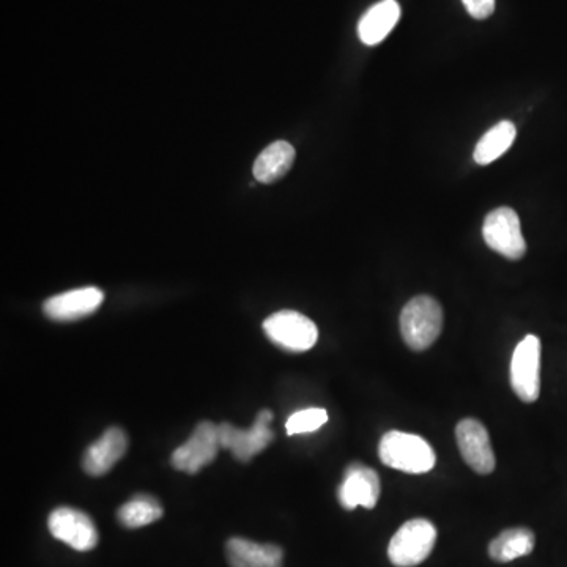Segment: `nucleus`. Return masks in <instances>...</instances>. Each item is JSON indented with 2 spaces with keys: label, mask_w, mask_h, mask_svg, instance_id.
<instances>
[{
  "label": "nucleus",
  "mask_w": 567,
  "mask_h": 567,
  "mask_svg": "<svg viewBox=\"0 0 567 567\" xmlns=\"http://www.w3.org/2000/svg\"><path fill=\"white\" fill-rule=\"evenodd\" d=\"M378 457L386 467L410 475H423L437 462L434 448L423 437L399 430H390L383 435L378 445Z\"/></svg>",
  "instance_id": "f257e3e1"
},
{
  "label": "nucleus",
  "mask_w": 567,
  "mask_h": 567,
  "mask_svg": "<svg viewBox=\"0 0 567 567\" xmlns=\"http://www.w3.org/2000/svg\"><path fill=\"white\" fill-rule=\"evenodd\" d=\"M443 328V309L435 298L419 295L405 304L401 314V333L405 344L423 352L437 341Z\"/></svg>",
  "instance_id": "f03ea898"
},
{
  "label": "nucleus",
  "mask_w": 567,
  "mask_h": 567,
  "mask_svg": "<svg viewBox=\"0 0 567 567\" xmlns=\"http://www.w3.org/2000/svg\"><path fill=\"white\" fill-rule=\"evenodd\" d=\"M437 542V528L426 519L404 523L391 539L388 556L397 567H415L429 558Z\"/></svg>",
  "instance_id": "7ed1b4c3"
},
{
  "label": "nucleus",
  "mask_w": 567,
  "mask_h": 567,
  "mask_svg": "<svg viewBox=\"0 0 567 567\" xmlns=\"http://www.w3.org/2000/svg\"><path fill=\"white\" fill-rule=\"evenodd\" d=\"M267 338L279 349L292 353L308 352L317 344L319 330L306 315L297 311H279L264 322Z\"/></svg>",
  "instance_id": "20e7f679"
},
{
  "label": "nucleus",
  "mask_w": 567,
  "mask_h": 567,
  "mask_svg": "<svg viewBox=\"0 0 567 567\" xmlns=\"http://www.w3.org/2000/svg\"><path fill=\"white\" fill-rule=\"evenodd\" d=\"M273 418L275 416L271 410H262L257 413L256 421L248 430L238 429L229 423L218 424L221 448L229 449L235 459L248 464L252 457L267 449L275 438L273 430L270 429Z\"/></svg>",
  "instance_id": "39448f33"
},
{
  "label": "nucleus",
  "mask_w": 567,
  "mask_h": 567,
  "mask_svg": "<svg viewBox=\"0 0 567 567\" xmlns=\"http://www.w3.org/2000/svg\"><path fill=\"white\" fill-rule=\"evenodd\" d=\"M482 237L493 251L509 260H520L527 254V241L517 213L508 207L493 210L484 219Z\"/></svg>",
  "instance_id": "423d86ee"
},
{
  "label": "nucleus",
  "mask_w": 567,
  "mask_h": 567,
  "mask_svg": "<svg viewBox=\"0 0 567 567\" xmlns=\"http://www.w3.org/2000/svg\"><path fill=\"white\" fill-rule=\"evenodd\" d=\"M511 386L520 401H538L541 393V341L533 334L522 339L511 360Z\"/></svg>",
  "instance_id": "0eeeda50"
},
{
  "label": "nucleus",
  "mask_w": 567,
  "mask_h": 567,
  "mask_svg": "<svg viewBox=\"0 0 567 567\" xmlns=\"http://www.w3.org/2000/svg\"><path fill=\"white\" fill-rule=\"evenodd\" d=\"M219 443L218 424L202 421L194 427L193 434L182 446H178L172 454V467L188 475H196L202 468L212 464L218 456Z\"/></svg>",
  "instance_id": "6e6552de"
},
{
  "label": "nucleus",
  "mask_w": 567,
  "mask_h": 567,
  "mask_svg": "<svg viewBox=\"0 0 567 567\" xmlns=\"http://www.w3.org/2000/svg\"><path fill=\"white\" fill-rule=\"evenodd\" d=\"M49 531L54 538L70 545L78 552H89L98 544V531L86 512L75 508H57L48 519Z\"/></svg>",
  "instance_id": "1a4fd4ad"
},
{
  "label": "nucleus",
  "mask_w": 567,
  "mask_h": 567,
  "mask_svg": "<svg viewBox=\"0 0 567 567\" xmlns=\"http://www.w3.org/2000/svg\"><path fill=\"white\" fill-rule=\"evenodd\" d=\"M457 446L468 467L479 475L495 470V454L490 445L489 432L478 419H462L456 429Z\"/></svg>",
  "instance_id": "9d476101"
},
{
  "label": "nucleus",
  "mask_w": 567,
  "mask_h": 567,
  "mask_svg": "<svg viewBox=\"0 0 567 567\" xmlns=\"http://www.w3.org/2000/svg\"><path fill=\"white\" fill-rule=\"evenodd\" d=\"M380 478L374 468L366 465L350 464L345 468L344 481L338 490V498L342 508L347 511L361 508L374 509L380 498Z\"/></svg>",
  "instance_id": "9b49d317"
},
{
  "label": "nucleus",
  "mask_w": 567,
  "mask_h": 567,
  "mask_svg": "<svg viewBox=\"0 0 567 567\" xmlns=\"http://www.w3.org/2000/svg\"><path fill=\"white\" fill-rule=\"evenodd\" d=\"M103 301L104 293L98 287H82L49 298L43 304V311L56 322H75L92 315Z\"/></svg>",
  "instance_id": "f8f14e48"
},
{
  "label": "nucleus",
  "mask_w": 567,
  "mask_h": 567,
  "mask_svg": "<svg viewBox=\"0 0 567 567\" xmlns=\"http://www.w3.org/2000/svg\"><path fill=\"white\" fill-rule=\"evenodd\" d=\"M128 449V437L120 427H109L104 434L93 441L82 457V468L87 475L100 478L114 468V465L125 456Z\"/></svg>",
  "instance_id": "ddd939ff"
},
{
  "label": "nucleus",
  "mask_w": 567,
  "mask_h": 567,
  "mask_svg": "<svg viewBox=\"0 0 567 567\" xmlns=\"http://www.w3.org/2000/svg\"><path fill=\"white\" fill-rule=\"evenodd\" d=\"M230 567H282L284 553L278 545L259 544L243 538H232L226 545Z\"/></svg>",
  "instance_id": "4468645a"
},
{
  "label": "nucleus",
  "mask_w": 567,
  "mask_h": 567,
  "mask_svg": "<svg viewBox=\"0 0 567 567\" xmlns=\"http://www.w3.org/2000/svg\"><path fill=\"white\" fill-rule=\"evenodd\" d=\"M401 19V5L396 0H382L364 13L358 24V35L364 45L382 43Z\"/></svg>",
  "instance_id": "2eb2a0df"
},
{
  "label": "nucleus",
  "mask_w": 567,
  "mask_h": 567,
  "mask_svg": "<svg viewBox=\"0 0 567 567\" xmlns=\"http://www.w3.org/2000/svg\"><path fill=\"white\" fill-rule=\"evenodd\" d=\"M295 149L286 141H276L268 145L264 152L257 156L252 167L254 177L260 183H273L290 171L295 161Z\"/></svg>",
  "instance_id": "dca6fc26"
},
{
  "label": "nucleus",
  "mask_w": 567,
  "mask_h": 567,
  "mask_svg": "<svg viewBox=\"0 0 567 567\" xmlns=\"http://www.w3.org/2000/svg\"><path fill=\"white\" fill-rule=\"evenodd\" d=\"M534 544H536V539H534L533 531L528 528H511V530L503 531L500 536L490 542L489 555L493 561L509 563L522 556L530 555Z\"/></svg>",
  "instance_id": "f3484780"
},
{
  "label": "nucleus",
  "mask_w": 567,
  "mask_h": 567,
  "mask_svg": "<svg viewBox=\"0 0 567 567\" xmlns=\"http://www.w3.org/2000/svg\"><path fill=\"white\" fill-rule=\"evenodd\" d=\"M516 134V126L508 120L497 123L493 128H490L476 145L475 153H473L476 163L487 166V164L498 160L514 144Z\"/></svg>",
  "instance_id": "a211bd4d"
},
{
  "label": "nucleus",
  "mask_w": 567,
  "mask_h": 567,
  "mask_svg": "<svg viewBox=\"0 0 567 567\" xmlns=\"http://www.w3.org/2000/svg\"><path fill=\"white\" fill-rule=\"evenodd\" d=\"M117 517L123 527L136 530V528L147 527L150 523L160 520L163 517V508L156 498L139 493L123 504L117 512Z\"/></svg>",
  "instance_id": "6ab92c4d"
},
{
  "label": "nucleus",
  "mask_w": 567,
  "mask_h": 567,
  "mask_svg": "<svg viewBox=\"0 0 567 567\" xmlns=\"http://www.w3.org/2000/svg\"><path fill=\"white\" fill-rule=\"evenodd\" d=\"M328 421L325 408H304L287 419V435L311 434L317 432Z\"/></svg>",
  "instance_id": "aec40b11"
},
{
  "label": "nucleus",
  "mask_w": 567,
  "mask_h": 567,
  "mask_svg": "<svg viewBox=\"0 0 567 567\" xmlns=\"http://www.w3.org/2000/svg\"><path fill=\"white\" fill-rule=\"evenodd\" d=\"M462 4L475 19H487L495 12V0H462Z\"/></svg>",
  "instance_id": "412c9836"
}]
</instances>
